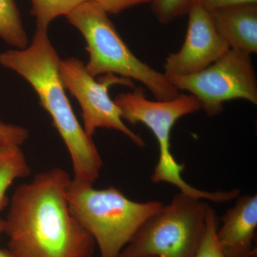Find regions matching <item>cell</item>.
<instances>
[{
  "instance_id": "obj_9",
  "label": "cell",
  "mask_w": 257,
  "mask_h": 257,
  "mask_svg": "<svg viewBox=\"0 0 257 257\" xmlns=\"http://www.w3.org/2000/svg\"><path fill=\"white\" fill-rule=\"evenodd\" d=\"M185 40L180 50L171 53L164 64L168 78L192 75L214 63L230 50L216 30L209 10L196 2L189 10Z\"/></svg>"
},
{
  "instance_id": "obj_19",
  "label": "cell",
  "mask_w": 257,
  "mask_h": 257,
  "mask_svg": "<svg viewBox=\"0 0 257 257\" xmlns=\"http://www.w3.org/2000/svg\"><path fill=\"white\" fill-rule=\"evenodd\" d=\"M208 10L217 9L233 5L256 3L257 0H197Z\"/></svg>"
},
{
  "instance_id": "obj_1",
  "label": "cell",
  "mask_w": 257,
  "mask_h": 257,
  "mask_svg": "<svg viewBox=\"0 0 257 257\" xmlns=\"http://www.w3.org/2000/svg\"><path fill=\"white\" fill-rule=\"evenodd\" d=\"M70 179L56 167L17 187L4 219L11 257H92L95 241L69 210Z\"/></svg>"
},
{
  "instance_id": "obj_18",
  "label": "cell",
  "mask_w": 257,
  "mask_h": 257,
  "mask_svg": "<svg viewBox=\"0 0 257 257\" xmlns=\"http://www.w3.org/2000/svg\"><path fill=\"white\" fill-rule=\"evenodd\" d=\"M95 3L107 14H118L132 7L150 3V0H87Z\"/></svg>"
},
{
  "instance_id": "obj_10",
  "label": "cell",
  "mask_w": 257,
  "mask_h": 257,
  "mask_svg": "<svg viewBox=\"0 0 257 257\" xmlns=\"http://www.w3.org/2000/svg\"><path fill=\"white\" fill-rule=\"evenodd\" d=\"M232 207L219 218L216 239L226 257H256L257 195L238 196Z\"/></svg>"
},
{
  "instance_id": "obj_12",
  "label": "cell",
  "mask_w": 257,
  "mask_h": 257,
  "mask_svg": "<svg viewBox=\"0 0 257 257\" xmlns=\"http://www.w3.org/2000/svg\"><path fill=\"white\" fill-rule=\"evenodd\" d=\"M30 174L31 169L20 146L0 147V212L9 205L8 192L12 184Z\"/></svg>"
},
{
  "instance_id": "obj_11",
  "label": "cell",
  "mask_w": 257,
  "mask_h": 257,
  "mask_svg": "<svg viewBox=\"0 0 257 257\" xmlns=\"http://www.w3.org/2000/svg\"><path fill=\"white\" fill-rule=\"evenodd\" d=\"M211 20L230 49L257 52V4L249 3L209 10Z\"/></svg>"
},
{
  "instance_id": "obj_15",
  "label": "cell",
  "mask_w": 257,
  "mask_h": 257,
  "mask_svg": "<svg viewBox=\"0 0 257 257\" xmlns=\"http://www.w3.org/2000/svg\"><path fill=\"white\" fill-rule=\"evenodd\" d=\"M197 0H150L152 11L159 22L168 24L179 17L188 14Z\"/></svg>"
},
{
  "instance_id": "obj_16",
  "label": "cell",
  "mask_w": 257,
  "mask_h": 257,
  "mask_svg": "<svg viewBox=\"0 0 257 257\" xmlns=\"http://www.w3.org/2000/svg\"><path fill=\"white\" fill-rule=\"evenodd\" d=\"M218 218L210 207L208 213L207 226L200 245L193 257H226L216 239Z\"/></svg>"
},
{
  "instance_id": "obj_7",
  "label": "cell",
  "mask_w": 257,
  "mask_h": 257,
  "mask_svg": "<svg viewBox=\"0 0 257 257\" xmlns=\"http://www.w3.org/2000/svg\"><path fill=\"white\" fill-rule=\"evenodd\" d=\"M179 91H188L208 116L219 114L223 104L244 99L257 104L256 72L250 55L230 49L219 60L192 75L168 78Z\"/></svg>"
},
{
  "instance_id": "obj_13",
  "label": "cell",
  "mask_w": 257,
  "mask_h": 257,
  "mask_svg": "<svg viewBox=\"0 0 257 257\" xmlns=\"http://www.w3.org/2000/svg\"><path fill=\"white\" fill-rule=\"evenodd\" d=\"M0 37L18 50L28 46V35L15 0H0Z\"/></svg>"
},
{
  "instance_id": "obj_5",
  "label": "cell",
  "mask_w": 257,
  "mask_h": 257,
  "mask_svg": "<svg viewBox=\"0 0 257 257\" xmlns=\"http://www.w3.org/2000/svg\"><path fill=\"white\" fill-rule=\"evenodd\" d=\"M114 101L119 106L123 119L134 125L143 123L157 139L160 156L151 177L153 183L171 184L180 192L214 202H229L239 195L238 189L229 192L202 191L189 185L182 178L185 165L178 163L171 152V133L182 116L200 110V102L195 96L181 93L170 100L153 101L147 99L143 88L139 87L133 92L118 94Z\"/></svg>"
},
{
  "instance_id": "obj_14",
  "label": "cell",
  "mask_w": 257,
  "mask_h": 257,
  "mask_svg": "<svg viewBox=\"0 0 257 257\" xmlns=\"http://www.w3.org/2000/svg\"><path fill=\"white\" fill-rule=\"evenodd\" d=\"M30 13L36 19L37 28H47L55 19L67 17L87 0H30Z\"/></svg>"
},
{
  "instance_id": "obj_20",
  "label": "cell",
  "mask_w": 257,
  "mask_h": 257,
  "mask_svg": "<svg viewBox=\"0 0 257 257\" xmlns=\"http://www.w3.org/2000/svg\"><path fill=\"white\" fill-rule=\"evenodd\" d=\"M5 221L4 219L0 218V235L4 233ZM0 257H11L8 249H2L0 248Z\"/></svg>"
},
{
  "instance_id": "obj_4",
  "label": "cell",
  "mask_w": 257,
  "mask_h": 257,
  "mask_svg": "<svg viewBox=\"0 0 257 257\" xmlns=\"http://www.w3.org/2000/svg\"><path fill=\"white\" fill-rule=\"evenodd\" d=\"M87 43L89 60L86 69L92 77L99 74H119L138 81L158 101L175 99L180 91L165 74L139 60L120 37L108 14L92 2L86 1L67 16Z\"/></svg>"
},
{
  "instance_id": "obj_2",
  "label": "cell",
  "mask_w": 257,
  "mask_h": 257,
  "mask_svg": "<svg viewBox=\"0 0 257 257\" xmlns=\"http://www.w3.org/2000/svg\"><path fill=\"white\" fill-rule=\"evenodd\" d=\"M60 59L49 39L47 28H37L31 45L24 50L0 54V64L24 77L35 89L40 104L65 144L72 160L74 179L94 184L102 160L66 95L59 72Z\"/></svg>"
},
{
  "instance_id": "obj_8",
  "label": "cell",
  "mask_w": 257,
  "mask_h": 257,
  "mask_svg": "<svg viewBox=\"0 0 257 257\" xmlns=\"http://www.w3.org/2000/svg\"><path fill=\"white\" fill-rule=\"evenodd\" d=\"M59 72L64 87L82 108L83 128L89 138H92L98 128H112L124 134L138 146H145L141 137L124 124L119 106L108 93L109 87L114 84L134 87L132 79L106 74L96 81L87 72L84 62L74 57L60 60Z\"/></svg>"
},
{
  "instance_id": "obj_6",
  "label": "cell",
  "mask_w": 257,
  "mask_h": 257,
  "mask_svg": "<svg viewBox=\"0 0 257 257\" xmlns=\"http://www.w3.org/2000/svg\"><path fill=\"white\" fill-rule=\"evenodd\" d=\"M210 206L182 192L150 216L119 257H193L202 241Z\"/></svg>"
},
{
  "instance_id": "obj_17",
  "label": "cell",
  "mask_w": 257,
  "mask_h": 257,
  "mask_svg": "<svg viewBox=\"0 0 257 257\" xmlns=\"http://www.w3.org/2000/svg\"><path fill=\"white\" fill-rule=\"evenodd\" d=\"M29 138L28 130L18 125L6 124L0 120V147L21 146Z\"/></svg>"
},
{
  "instance_id": "obj_21",
  "label": "cell",
  "mask_w": 257,
  "mask_h": 257,
  "mask_svg": "<svg viewBox=\"0 0 257 257\" xmlns=\"http://www.w3.org/2000/svg\"><path fill=\"white\" fill-rule=\"evenodd\" d=\"M140 257H155V256H140Z\"/></svg>"
},
{
  "instance_id": "obj_3",
  "label": "cell",
  "mask_w": 257,
  "mask_h": 257,
  "mask_svg": "<svg viewBox=\"0 0 257 257\" xmlns=\"http://www.w3.org/2000/svg\"><path fill=\"white\" fill-rule=\"evenodd\" d=\"M93 184L70 179L66 192L69 210L92 235L101 257H119L140 226L164 204L135 202L113 186L97 189Z\"/></svg>"
}]
</instances>
